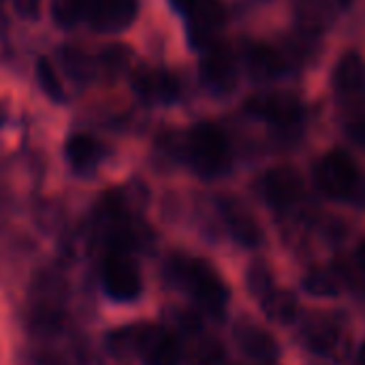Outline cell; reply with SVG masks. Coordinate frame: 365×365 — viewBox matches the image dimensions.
<instances>
[{"label": "cell", "instance_id": "836d02e7", "mask_svg": "<svg viewBox=\"0 0 365 365\" xmlns=\"http://www.w3.org/2000/svg\"><path fill=\"white\" fill-rule=\"evenodd\" d=\"M359 359H361V364L365 365V342L361 344V349H359Z\"/></svg>", "mask_w": 365, "mask_h": 365}, {"label": "cell", "instance_id": "8fae6325", "mask_svg": "<svg viewBox=\"0 0 365 365\" xmlns=\"http://www.w3.org/2000/svg\"><path fill=\"white\" fill-rule=\"evenodd\" d=\"M160 327L152 323L126 325L107 336V351L115 357H145Z\"/></svg>", "mask_w": 365, "mask_h": 365}, {"label": "cell", "instance_id": "8992f818", "mask_svg": "<svg viewBox=\"0 0 365 365\" xmlns=\"http://www.w3.org/2000/svg\"><path fill=\"white\" fill-rule=\"evenodd\" d=\"M186 15L188 36L197 49L218 43V34L227 24V9L220 0H197Z\"/></svg>", "mask_w": 365, "mask_h": 365}, {"label": "cell", "instance_id": "484cf974", "mask_svg": "<svg viewBox=\"0 0 365 365\" xmlns=\"http://www.w3.org/2000/svg\"><path fill=\"white\" fill-rule=\"evenodd\" d=\"M246 287H248V291L257 299H263L274 289V276H272V269L267 267V263L255 261L248 267V272H246Z\"/></svg>", "mask_w": 365, "mask_h": 365}, {"label": "cell", "instance_id": "5b68a950", "mask_svg": "<svg viewBox=\"0 0 365 365\" xmlns=\"http://www.w3.org/2000/svg\"><path fill=\"white\" fill-rule=\"evenodd\" d=\"M334 81L346 118L365 111V62L359 53L349 51L342 56L336 66Z\"/></svg>", "mask_w": 365, "mask_h": 365}, {"label": "cell", "instance_id": "4fadbf2b", "mask_svg": "<svg viewBox=\"0 0 365 365\" xmlns=\"http://www.w3.org/2000/svg\"><path fill=\"white\" fill-rule=\"evenodd\" d=\"M235 342L242 349V353L255 361L269 364L278 359V344L272 334H267L263 327L250 323V321H240L233 329Z\"/></svg>", "mask_w": 365, "mask_h": 365}, {"label": "cell", "instance_id": "7a4b0ae2", "mask_svg": "<svg viewBox=\"0 0 365 365\" xmlns=\"http://www.w3.org/2000/svg\"><path fill=\"white\" fill-rule=\"evenodd\" d=\"M184 154L190 167L205 175L214 178L229 169L231 165V145L225 130L216 124L203 122L197 124L184 139Z\"/></svg>", "mask_w": 365, "mask_h": 365}, {"label": "cell", "instance_id": "e575fe53", "mask_svg": "<svg viewBox=\"0 0 365 365\" xmlns=\"http://www.w3.org/2000/svg\"><path fill=\"white\" fill-rule=\"evenodd\" d=\"M0 2H2V0H0Z\"/></svg>", "mask_w": 365, "mask_h": 365}, {"label": "cell", "instance_id": "d4e9b609", "mask_svg": "<svg viewBox=\"0 0 365 365\" xmlns=\"http://www.w3.org/2000/svg\"><path fill=\"white\" fill-rule=\"evenodd\" d=\"M36 79H38L43 92H45L51 101L62 103V101L66 98L64 86H62V81H60V75H58V71L53 68V64H51L47 58H38V62H36Z\"/></svg>", "mask_w": 365, "mask_h": 365}, {"label": "cell", "instance_id": "9c48e42d", "mask_svg": "<svg viewBox=\"0 0 365 365\" xmlns=\"http://www.w3.org/2000/svg\"><path fill=\"white\" fill-rule=\"evenodd\" d=\"M246 109L276 124H295L302 115V103L291 92H259L246 101Z\"/></svg>", "mask_w": 365, "mask_h": 365}, {"label": "cell", "instance_id": "f546056e", "mask_svg": "<svg viewBox=\"0 0 365 365\" xmlns=\"http://www.w3.org/2000/svg\"><path fill=\"white\" fill-rule=\"evenodd\" d=\"M357 261H359L361 269L365 272V240H361L359 246H357Z\"/></svg>", "mask_w": 365, "mask_h": 365}, {"label": "cell", "instance_id": "3957f363", "mask_svg": "<svg viewBox=\"0 0 365 365\" xmlns=\"http://www.w3.org/2000/svg\"><path fill=\"white\" fill-rule=\"evenodd\" d=\"M314 178L319 188L331 199H349L359 190V169L344 152L325 154L317 167Z\"/></svg>", "mask_w": 365, "mask_h": 365}, {"label": "cell", "instance_id": "e0dca14e", "mask_svg": "<svg viewBox=\"0 0 365 365\" xmlns=\"http://www.w3.org/2000/svg\"><path fill=\"white\" fill-rule=\"evenodd\" d=\"M246 62H248V71L255 79L259 81H267V79H274L278 77L284 66H287V60H284V53L265 45V43H255L250 49H248V56H246Z\"/></svg>", "mask_w": 365, "mask_h": 365}, {"label": "cell", "instance_id": "4316f807", "mask_svg": "<svg viewBox=\"0 0 365 365\" xmlns=\"http://www.w3.org/2000/svg\"><path fill=\"white\" fill-rule=\"evenodd\" d=\"M15 13L24 19H36L41 13V0H13Z\"/></svg>", "mask_w": 365, "mask_h": 365}, {"label": "cell", "instance_id": "30bf717a", "mask_svg": "<svg viewBox=\"0 0 365 365\" xmlns=\"http://www.w3.org/2000/svg\"><path fill=\"white\" fill-rule=\"evenodd\" d=\"M133 88L135 92L152 103H171L180 94V79L165 68L143 66L137 68L133 75Z\"/></svg>", "mask_w": 365, "mask_h": 365}, {"label": "cell", "instance_id": "44dd1931", "mask_svg": "<svg viewBox=\"0 0 365 365\" xmlns=\"http://www.w3.org/2000/svg\"><path fill=\"white\" fill-rule=\"evenodd\" d=\"M182 357L184 355H182L180 340L173 334H169L167 329L160 327L158 336L150 344V349H148L143 359L148 361V365H180Z\"/></svg>", "mask_w": 365, "mask_h": 365}, {"label": "cell", "instance_id": "ac0fdd59", "mask_svg": "<svg viewBox=\"0 0 365 365\" xmlns=\"http://www.w3.org/2000/svg\"><path fill=\"white\" fill-rule=\"evenodd\" d=\"M295 13L302 30L319 34L334 19V4L329 0H295Z\"/></svg>", "mask_w": 365, "mask_h": 365}, {"label": "cell", "instance_id": "ba28073f", "mask_svg": "<svg viewBox=\"0 0 365 365\" xmlns=\"http://www.w3.org/2000/svg\"><path fill=\"white\" fill-rule=\"evenodd\" d=\"M139 15V0H92L86 21L96 32H122Z\"/></svg>", "mask_w": 365, "mask_h": 365}, {"label": "cell", "instance_id": "d6986e66", "mask_svg": "<svg viewBox=\"0 0 365 365\" xmlns=\"http://www.w3.org/2000/svg\"><path fill=\"white\" fill-rule=\"evenodd\" d=\"M261 308L265 312V317L274 323L280 325H289L297 319L299 312V304L295 299V295L291 291L284 289H272L263 299H261Z\"/></svg>", "mask_w": 365, "mask_h": 365}, {"label": "cell", "instance_id": "5bb4252c", "mask_svg": "<svg viewBox=\"0 0 365 365\" xmlns=\"http://www.w3.org/2000/svg\"><path fill=\"white\" fill-rule=\"evenodd\" d=\"M220 212L235 242H240L246 248H255L261 244V227L240 201L229 199V197L220 199Z\"/></svg>", "mask_w": 365, "mask_h": 365}, {"label": "cell", "instance_id": "cb8c5ba5", "mask_svg": "<svg viewBox=\"0 0 365 365\" xmlns=\"http://www.w3.org/2000/svg\"><path fill=\"white\" fill-rule=\"evenodd\" d=\"M304 289L314 297H334L340 293V278L331 269H312L304 278Z\"/></svg>", "mask_w": 365, "mask_h": 365}, {"label": "cell", "instance_id": "83f0119b", "mask_svg": "<svg viewBox=\"0 0 365 365\" xmlns=\"http://www.w3.org/2000/svg\"><path fill=\"white\" fill-rule=\"evenodd\" d=\"M346 126H349V133L353 135V139L365 148V111L364 113L349 115L346 118Z\"/></svg>", "mask_w": 365, "mask_h": 365}, {"label": "cell", "instance_id": "d6a6232c", "mask_svg": "<svg viewBox=\"0 0 365 365\" xmlns=\"http://www.w3.org/2000/svg\"><path fill=\"white\" fill-rule=\"evenodd\" d=\"M353 2H355V0H336V4H340L342 9H346V6H351Z\"/></svg>", "mask_w": 365, "mask_h": 365}, {"label": "cell", "instance_id": "7c38bea8", "mask_svg": "<svg viewBox=\"0 0 365 365\" xmlns=\"http://www.w3.org/2000/svg\"><path fill=\"white\" fill-rule=\"evenodd\" d=\"M302 190H304L302 175L293 167L287 165L274 167L263 178V195L276 207L293 205L302 197Z\"/></svg>", "mask_w": 365, "mask_h": 365}, {"label": "cell", "instance_id": "1f68e13d", "mask_svg": "<svg viewBox=\"0 0 365 365\" xmlns=\"http://www.w3.org/2000/svg\"><path fill=\"white\" fill-rule=\"evenodd\" d=\"M171 2H173V4H175L180 11H188V9H190V6H192L197 0H171Z\"/></svg>", "mask_w": 365, "mask_h": 365}, {"label": "cell", "instance_id": "6da1fadb", "mask_svg": "<svg viewBox=\"0 0 365 365\" xmlns=\"http://www.w3.org/2000/svg\"><path fill=\"white\" fill-rule=\"evenodd\" d=\"M169 276L175 284L186 289L207 312H225L229 304V289L207 261L175 255L169 259Z\"/></svg>", "mask_w": 365, "mask_h": 365}, {"label": "cell", "instance_id": "2e32d148", "mask_svg": "<svg viewBox=\"0 0 365 365\" xmlns=\"http://www.w3.org/2000/svg\"><path fill=\"white\" fill-rule=\"evenodd\" d=\"M304 342L308 344V349L312 353L325 355V357H334L342 349L344 336H342L340 327L334 321L314 319V321H310L304 327Z\"/></svg>", "mask_w": 365, "mask_h": 365}, {"label": "cell", "instance_id": "f1b7e54d", "mask_svg": "<svg viewBox=\"0 0 365 365\" xmlns=\"http://www.w3.org/2000/svg\"><path fill=\"white\" fill-rule=\"evenodd\" d=\"M9 53V26L0 15V60Z\"/></svg>", "mask_w": 365, "mask_h": 365}, {"label": "cell", "instance_id": "9a60e30c", "mask_svg": "<svg viewBox=\"0 0 365 365\" xmlns=\"http://www.w3.org/2000/svg\"><path fill=\"white\" fill-rule=\"evenodd\" d=\"M64 154L75 171H92L103 160V145L90 133H73L64 143Z\"/></svg>", "mask_w": 365, "mask_h": 365}, {"label": "cell", "instance_id": "ffe728a7", "mask_svg": "<svg viewBox=\"0 0 365 365\" xmlns=\"http://www.w3.org/2000/svg\"><path fill=\"white\" fill-rule=\"evenodd\" d=\"M190 342L186 346V359L190 365H218L222 361V344L203 331H197V327L190 329Z\"/></svg>", "mask_w": 365, "mask_h": 365}, {"label": "cell", "instance_id": "7402d4cb", "mask_svg": "<svg viewBox=\"0 0 365 365\" xmlns=\"http://www.w3.org/2000/svg\"><path fill=\"white\" fill-rule=\"evenodd\" d=\"M62 60H64L66 73L79 81H90L101 73V60L90 56L81 47H64Z\"/></svg>", "mask_w": 365, "mask_h": 365}, {"label": "cell", "instance_id": "603a6c76", "mask_svg": "<svg viewBox=\"0 0 365 365\" xmlns=\"http://www.w3.org/2000/svg\"><path fill=\"white\" fill-rule=\"evenodd\" d=\"M90 4H92V0H51L49 11L58 26L68 28L79 21H86Z\"/></svg>", "mask_w": 365, "mask_h": 365}, {"label": "cell", "instance_id": "52a82bcc", "mask_svg": "<svg viewBox=\"0 0 365 365\" xmlns=\"http://www.w3.org/2000/svg\"><path fill=\"white\" fill-rule=\"evenodd\" d=\"M201 79L214 92H229L237 83V62L233 51L222 45L214 43L203 49L201 58Z\"/></svg>", "mask_w": 365, "mask_h": 365}, {"label": "cell", "instance_id": "277c9868", "mask_svg": "<svg viewBox=\"0 0 365 365\" xmlns=\"http://www.w3.org/2000/svg\"><path fill=\"white\" fill-rule=\"evenodd\" d=\"M105 293L115 302H135L141 291V274L128 252H107L101 267Z\"/></svg>", "mask_w": 365, "mask_h": 365}, {"label": "cell", "instance_id": "4dcf8cb0", "mask_svg": "<svg viewBox=\"0 0 365 365\" xmlns=\"http://www.w3.org/2000/svg\"><path fill=\"white\" fill-rule=\"evenodd\" d=\"M6 120H9V105L4 101H0V128L6 124Z\"/></svg>", "mask_w": 365, "mask_h": 365}]
</instances>
